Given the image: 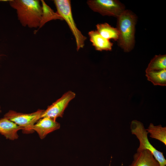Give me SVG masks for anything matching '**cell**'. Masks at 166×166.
Segmentation results:
<instances>
[{
    "label": "cell",
    "instance_id": "obj_18",
    "mask_svg": "<svg viewBox=\"0 0 166 166\" xmlns=\"http://www.w3.org/2000/svg\"><path fill=\"white\" fill-rule=\"evenodd\" d=\"M128 166H130V165H129Z\"/></svg>",
    "mask_w": 166,
    "mask_h": 166
},
{
    "label": "cell",
    "instance_id": "obj_2",
    "mask_svg": "<svg viewBox=\"0 0 166 166\" xmlns=\"http://www.w3.org/2000/svg\"><path fill=\"white\" fill-rule=\"evenodd\" d=\"M137 19L136 14L128 10H125L117 18V28L119 33L118 44L125 52L132 51L135 46Z\"/></svg>",
    "mask_w": 166,
    "mask_h": 166
},
{
    "label": "cell",
    "instance_id": "obj_5",
    "mask_svg": "<svg viewBox=\"0 0 166 166\" xmlns=\"http://www.w3.org/2000/svg\"><path fill=\"white\" fill-rule=\"evenodd\" d=\"M44 111L38 110L34 113L26 114L10 110L4 117L22 128L23 133L28 134L34 132L32 128L34 124L41 118Z\"/></svg>",
    "mask_w": 166,
    "mask_h": 166
},
{
    "label": "cell",
    "instance_id": "obj_17",
    "mask_svg": "<svg viewBox=\"0 0 166 166\" xmlns=\"http://www.w3.org/2000/svg\"><path fill=\"white\" fill-rule=\"evenodd\" d=\"M2 112L1 110V107L0 106V113H1Z\"/></svg>",
    "mask_w": 166,
    "mask_h": 166
},
{
    "label": "cell",
    "instance_id": "obj_15",
    "mask_svg": "<svg viewBox=\"0 0 166 166\" xmlns=\"http://www.w3.org/2000/svg\"><path fill=\"white\" fill-rule=\"evenodd\" d=\"M148 81L155 85L165 86L166 85V69L146 72Z\"/></svg>",
    "mask_w": 166,
    "mask_h": 166
},
{
    "label": "cell",
    "instance_id": "obj_19",
    "mask_svg": "<svg viewBox=\"0 0 166 166\" xmlns=\"http://www.w3.org/2000/svg\"><path fill=\"white\" fill-rule=\"evenodd\" d=\"M2 0H0V1H1Z\"/></svg>",
    "mask_w": 166,
    "mask_h": 166
},
{
    "label": "cell",
    "instance_id": "obj_8",
    "mask_svg": "<svg viewBox=\"0 0 166 166\" xmlns=\"http://www.w3.org/2000/svg\"><path fill=\"white\" fill-rule=\"evenodd\" d=\"M42 118L39 120L32 128V129L38 133L41 139L45 138L48 134L59 129L60 126L59 123L50 118Z\"/></svg>",
    "mask_w": 166,
    "mask_h": 166
},
{
    "label": "cell",
    "instance_id": "obj_1",
    "mask_svg": "<svg viewBox=\"0 0 166 166\" xmlns=\"http://www.w3.org/2000/svg\"><path fill=\"white\" fill-rule=\"evenodd\" d=\"M9 2L11 6L16 10L18 19L23 26L39 28L42 14L39 0H11Z\"/></svg>",
    "mask_w": 166,
    "mask_h": 166
},
{
    "label": "cell",
    "instance_id": "obj_11",
    "mask_svg": "<svg viewBox=\"0 0 166 166\" xmlns=\"http://www.w3.org/2000/svg\"><path fill=\"white\" fill-rule=\"evenodd\" d=\"M90 41L95 49L99 51H111L113 43L105 38L97 30H92L88 33Z\"/></svg>",
    "mask_w": 166,
    "mask_h": 166
},
{
    "label": "cell",
    "instance_id": "obj_13",
    "mask_svg": "<svg viewBox=\"0 0 166 166\" xmlns=\"http://www.w3.org/2000/svg\"><path fill=\"white\" fill-rule=\"evenodd\" d=\"M42 4V14L39 28L42 27L46 23L53 20L63 19L57 13L55 12L44 0H41Z\"/></svg>",
    "mask_w": 166,
    "mask_h": 166
},
{
    "label": "cell",
    "instance_id": "obj_12",
    "mask_svg": "<svg viewBox=\"0 0 166 166\" xmlns=\"http://www.w3.org/2000/svg\"><path fill=\"white\" fill-rule=\"evenodd\" d=\"M96 27L97 31L104 38L109 40H118L119 33L117 28L113 27L107 23L97 24Z\"/></svg>",
    "mask_w": 166,
    "mask_h": 166
},
{
    "label": "cell",
    "instance_id": "obj_14",
    "mask_svg": "<svg viewBox=\"0 0 166 166\" xmlns=\"http://www.w3.org/2000/svg\"><path fill=\"white\" fill-rule=\"evenodd\" d=\"M146 130L151 138L158 140L166 145V127H162L161 124L154 125L151 123Z\"/></svg>",
    "mask_w": 166,
    "mask_h": 166
},
{
    "label": "cell",
    "instance_id": "obj_16",
    "mask_svg": "<svg viewBox=\"0 0 166 166\" xmlns=\"http://www.w3.org/2000/svg\"><path fill=\"white\" fill-rule=\"evenodd\" d=\"M166 69V55H156L151 60L145 72Z\"/></svg>",
    "mask_w": 166,
    "mask_h": 166
},
{
    "label": "cell",
    "instance_id": "obj_4",
    "mask_svg": "<svg viewBox=\"0 0 166 166\" xmlns=\"http://www.w3.org/2000/svg\"><path fill=\"white\" fill-rule=\"evenodd\" d=\"M130 129L132 133L135 135L139 141V146L137 151L144 150H149L159 163L160 166H166V160L163 152L156 149L149 141L148 137V133L143 124L139 121L133 120L131 122Z\"/></svg>",
    "mask_w": 166,
    "mask_h": 166
},
{
    "label": "cell",
    "instance_id": "obj_9",
    "mask_svg": "<svg viewBox=\"0 0 166 166\" xmlns=\"http://www.w3.org/2000/svg\"><path fill=\"white\" fill-rule=\"evenodd\" d=\"M130 166H160L152 152L148 150L137 151L133 156Z\"/></svg>",
    "mask_w": 166,
    "mask_h": 166
},
{
    "label": "cell",
    "instance_id": "obj_10",
    "mask_svg": "<svg viewBox=\"0 0 166 166\" xmlns=\"http://www.w3.org/2000/svg\"><path fill=\"white\" fill-rule=\"evenodd\" d=\"M23 128L4 117L0 119V133L7 139L14 140L17 139L18 131Z\"/></svg>",
    "mask_w": 166,
    "mask_h": 166
},
{
    "label": "cell",
    "instance_id": "obj_3",
    "mask_svg": "<svg viewBox=\"0 0 166 166\" xmlns=\"http://www.w3.org/2000/svg\"><path fill=\"white\" fill-rule=\"evenodd\" d=\"M54 4L57 12L67 24L74 36L77 51L84 47L87 38L77 28L72 15L71 1L69 0H55Z\"/></svg>",
    "mask_w": 166,
    "mask_h": 166
},
{
    "label": "cell",
    "instance_id": "obj_7",
    "mask_svg": "<svg viewBox=\"0 0 166 166\" xmlns=\"http://www.w3.org/2000/svg\"><path fill=\"white\" fill-rule=\"evenodd\" d=\"M75 93L71 91L65 93L60 98L48 106L45 110L44 111L41 118L48 117L56 121L58 117H62L64 111L69 102L75 97Z\"/></svg>",
    "mask_w": 166,
    "mask_h": 166
},
{
    "label": "cell",
    "instance_id": "obj_6",
    "mask_svg": "<svg viewBox=\"0 0 166 166\" xmlns=\"http://www.w3.org/2000/svg\"><path fill=\"white\" fill-rule=\"evenodd\" d=\"M87 3L93 11L104 16L117 18L125 10L124 4L117 0H88Z\"/></svg>",
    "mask_w": 166,
    "mask_h": 166
}]
</instances>
